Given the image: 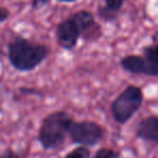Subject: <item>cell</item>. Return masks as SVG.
I'll return each instance as SVG.
<instances>
[{"instance_id":"3","label":"cell","mask_w":158,"mask_h":158,"mask_svg":"<svg viewBox=\"0 0 158 158\" xmlns=\"http://www.w3.org/2000/svg\"><path fill=\"white\" fill-rule=\"evenodd\" d=\"M144 101L143 90L138 86H127L110 104L114 120L119 125L127 123L141 108Z\"/></svg>"},{"instance_id":"9","label":"cell","mask_w":158,"mask_h":158,"mask_svg":"<svg viewBox=\"0 0 158 158\" xmlns=\"http://www.w3.org/2000/svg\"><path fill=\"white\" fill-rule=\"evenodd\" d=\"M125 2L126 0H104V7L100 9V15L104 20H113Z\"/></svg>"},{"instance_id":"14","label":"cell","mask_w":158,"mask_h":158,"mask_svg":"<svg viewBox=\"0 0 158 158\" xmlns=\"http://www.w3.org/2000/svg\"><path fill=\"white\" fill-rule=\"evenodd\" d=\"M49 0H33V8L35 9H39V8L44 7L48 3Z\"/></svg>"},{"instance_id":"15","label":"cell","mask_w":158,"mask_h":158,"mask_svg":"<svg viewBox=\"0 0 158 158\" xmlns=\"http://www.w3.org/2000/svg\"><path fill=\"white\" fill-rule=\"evenodd\" d=\"M57 1H62V2H74L77 0H57Z\"/></svg>"},{"instance_id":"10","label":"cell","mask_w":158,"mask_h":158,"mask_svg":"<svg viewBox=\"0 0 158 158\" xmlns=\"http://www.w3.org/2000/svg\"><path fill=\"white\" fill-rule=\"evenodd\" d=\"M90 156L91 152L89 149V147L79 145L76 148H74L69 153L66 154L64 158H90Z\"/></svg>"},{"instance_id":"7","label":"cell","mask_w":158,"mask_h":158,"mask_svg":"<svg viewBox=\"0 0 158 158\" xmlns=\"http://www.w3.org/2000/svg\"><path fill=\"white\" fill-rule=\"evenodd\" d=\"M55 34L57 44L64 50H73L80 39V31L72 16L59 23Z\"/></svg>"},{"instance_id":"5","label":"cell","mask_w":158,"mask_h":158,"mask_svg":"<svg viewBox=\"0 0 158 158\" xmlns=\"http://www.w3.org/2000/svg\"><path fill=\"white\" fill-rule=\"evenodd\" d=\"M68 136L74 144L81 146H95L104 138V128L91 120L73 121Z\"/></svg>"},{"instance_id":"4","label":"cell","mask_w":158,"mask_h":158,"mask_svg":"<svg viewBox=\"0 0 158 158\" xmlns=\"http://www.w3.org/2000/svg\"><path fill=\"white\" fill-rule=\"evenodd\" d=\"M123 70L132 75L158 77V42L143 49V54L126 55L120 60Z\"/></svg>"},{"instance_id":"13","label":"cell","mask_w":158,"mask_h":158,"mask_svg":"<svg viewBox=\"0 0 158 158\" xmlns=\"http://www.w3.org/2000/svg\"><path fill=\"white\" fill-rule=\"evenodd\" d=\"M10 16V12L5 7H0V24L7 21Z\"/></svg>"},{"instance_id":"12","label":"cell","mask_w":158,"mask_h":158,"mask_svg":"<svg viewBox=\"0 0 158 158\" xmlns=\"http://www.w3.org/2000/svg\"><path fill=\"white\" fill-rule=\"evenodd\" d=\"M0 158H22L20 156V154H18L16 152H14L13 149L8 148L5 152L0 154Z\"/></svg>"},{"instance_id":"6","label":"cell","mask_w":158,"mask_h":158,"mask_svg":"<svg viewBox=\"0 0 158 158\" xmlns=\"http://www.w3.org/2000/svg\"><path fill=\"white\" fill-rule=\"evenodd\" d=\"M70 16L80 31V38L85 39L86 41L98 40L102 35L101 27L95 22L94 15L90 11L81 10V11L75 12Z\"/></svg>"},{"instance_id":"11","label":"cell","mask_w":158,"mask_h":158,"mask_svg":"<svg viewBox=\"0 0 158 158\" xmlns=\"http://www.w3.org/2000/svg\"><path fill=\"white\" fill-rule=\"evenodd\" d=\"M92 158H120V153L114 148L101 147L92 156Z\"/></svg>"},{"instance_id":"8","label":"cell","mask_w":158,"mask_h":158,"mask_svg":"<svg viewBox=\"0 0 158 158\" xmlns=\"http://www.w3.org/2000/svg\"><path fill=\"white\" fill-rule=\"evenodd\" d=\"M135 135L141 140L158 144V115L141 119L135 127Z\"/></svg>"},{"instance_id":"2","label":"cell","mask_w":158,"mask_h":158,"mask_svg":"<svg viewBox=\"0 0 158 158\" xmlns=\"http://www.w3.org/2000/svg\"><path fill=\"white\" fill-rule=\"evenodd\" d=\"M72 115L64 110H56L47 115L41 121L38 132V141L44 149L50 151L60 147L69 133Z\"/></svg>"},{"instance_id":"1","label":"cell","mask_w":158,"mask_h":158,"mask_svg":"<svg viewBox=\"0 0 158 158\" xmlns=\"http://www.w3.org/2000/svg\"><path fill=\"white\" fill-rule=\"evenodd\" d=\"M50 54L47 46L34 42L22 36L13 38L8 44V59L12 67L22 73L31 72Z\"/></svg>"}]
</instances>
